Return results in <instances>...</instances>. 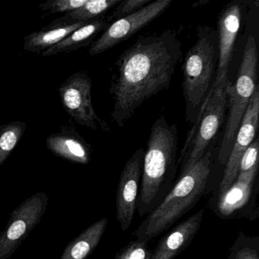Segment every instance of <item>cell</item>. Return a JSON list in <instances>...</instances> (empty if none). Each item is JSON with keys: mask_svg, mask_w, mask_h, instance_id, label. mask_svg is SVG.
I'll return each instance as SVG.
<instances>
[{"mask_svg": "<svg viewBox=\"0 0 259 259\" xmlns=\"http://www.w3.org/2000/svg\"><path fill=\"white\" fill-rule=\"evenodd\" d=\"M227 81L228 78L223 80L217 87H211L203 103L178 158L180 174L177 178L204 156L207 146L222 125L227 106Z\"/></svg>", "mask_w": 259, "mask_h": 259, "instance_id": "obj_6", "label": "cell"}, {"mask_svg": "<svg viewBox=\"0 0 259 259\" xmlns=\"http://www.w3.org/2000/svg\"><path fill=\"white\" fill-rule=\"evenodd\" d=\"M153 250L148 248V242L144 241H131L115 256V259H151Z\"/></svg>", "mask_w": 259, "mask_h": 259, "instance_id": "obj_22", "label": "cell"}, {"mask_svg": "<svg viewBox=\"0 0 259 259\" xmlns=\"http://www.w3.org/2000/svg\"><path fill=\"white\" fill-rule=\"evenodd\" d=\"M213 156L209 151L189 170L177 179L162 202L146 217L134 233L136 239L148 242L169 230L209 192Z\"/></svg>", "mask_w": 259, "mask_h": 259, "instance_id": "obj_3", "label": "cell"}, {"mask_svg": "<svg viewBox=\"0 0 259 259\" xmlns=\"http://www.w3.org/2000/svg\"><path fill=\"white\" fill-rule=\"evenodd\" d=\"M145 151L139 148L128 159L121 172L116 192V219L126 231L134 219L139 195Z\"/></svg>", "mask_w": 259, "mask_h": 259, "instance_id": "obj_11", "label": "cell"}, {"mask_svg": "<svg viewBox=\"0 0 259 259\" xmlns=\"http://www.w3.org/2000/svg\"><path fill=\"white\" fill-rule=\"evenodd\" d=\"M226 259H227V258H226Z\"/></svg>", "mask_w": 259, "mask_h": 259, "instance_id": "obj_26", "label": "cell"}, {"mask_svg": "<svg viewBox=\"0 0 259 259\" xmlns=\"http://www.w3.org/2000/svg\"><path fill=\"white\" fill-rule=\"evenodd\" d=\"M259 116V88L257 85L248 103L235 137L234 143L225 164L224 174L216 195L224 193L236 180L239 174L242 154L254 141Z\"/></svg>", "mask_w": 259, "mask_h": 259, "instance_id": "obj_12", "label": "cell"}, {"mask_svg": "<svg viewBox=\"0 0 259 259\" xmlns=\"http://www.w3.org/2000/svg\"><path fill=\"white\" fill-rule=\"evenodd\" d=\"M107 224V218H103L86 228L68 244L60 259L87 258L101 242Z\"/></svg>", "mask_w": 259, "mask_h": 259, "instance_id": "obj_17", "label": "cell"}, {"mask_svg": "<svg viewBox=\"0 0 259 259\" xmlns=\"http://www.w3.org/2000/svg\"><path fill=\"white\" fill-rule=\"evenodd\" d=\"M87 2L88 0H48L45 4L39 5V8L43 11H49L51 14H67L83 7Z\"/></svg>", "mask_w": 259, "mask_h": 259, "instance_id": "obj_23", "label": "cell"}, {"mask_svg": "<svg viewBox=\"0 0 259 259\" xmlns=\"http://www.w3.org/2000/svg\"><path fill=\"white\" fill-rule=\"evenodd\" d=\"M171 4L172 0L152 1L136 13L115 21L92 43L89 54L91 56L102 54L133 37L158 18Z\"/></svg>", "mask_w": 259, "mask_h": 259, "instance_id": "obj_10", "label": "cell"}, {"mask_svg": "<svg viewBox=\"0 0 259 259\" xmlns=\"http://www.w3.org/2000/svg\"><path fill=\"white\" fill-rule=\"evenodd\" d=\"M120 2V0H88V2L83 7L56 19L42 29H54L69 26L77 22H92L110 9L116 7Z\"/></svg>", "mask_w": 259, "mask_h": 259, "instance_id": "obj_18", "label": "cell"}, {"mask_svg": "<svg viewBox=\"0 0 259 259\" xmlns=\"http://www.w3.org/2000/svg\"><path fill=\"white\" fill-rule=\"evenodd\" d=\"M178 130L164 116L153 123L145 151L137 207L139 216H148L170 192L179 170Z\"/></svg>", "mask_w": 259, "mask_h": 259, "instance_id": "obj_2", "label": "cell"}, {"mask_svg": "<svg viewBox=\"0 0 259 259\" xmlns=\"http://www.w3.org/2000/svg\"><path fill=\"white\" fill-rule=\"evenodd\" d=\"M257 65L255 39L253 36H249L245 44L236 81L234 84H231L228 80L226 85L229 114L218 157L221 164L225 165L227 163L241 120L257 87Z\"/></svg>", "mask_w": 259, "mask_h": 259, "instance_id": "obj_5", "label": "cell"}, {"mask_svg": "<svg viewBox=\"0 0 259 259\" xmlns=\"http://www.w3.org/2000/svg\"><path fill=\"white\" fill-rule=\"evenodd\" d=\"M87 23L89 22H77L62 28L34 31L25 37L24 49L29 52L44 53Z\"/></svg>", "mask_w": 259, "mask_h": 259, "instance_id": "obj_19", "label": "cell"}, {"mask_svg": "<svg viewBox=\"0 0 259 259\" xmlns=\"http://www.w3.org/2000/svg\"><path fill=\"white\" fill-rule=\"evenodd\" d=\"M242 7L238 3L229 4L220 15L218 22V60L215 88L228 78L229 66L233 57L236 37L242 21Z\"/></svg>", "mask_w": 259, "mask_h": 259, "instance_id": "obj_13", "label": "cell"}, {"mask_svg": "<svg viewBox=\"0 0 259 259\" xmlns=\"http://www.w3.org/2000/svg\"><path fill=\"white\" fill-rule=\"evenodd\" d=\"M92 80L87 74L76 72L59 88L62 105L75 122L94 131H110L105 121L98 116L94 108L92 96Z\"/></svg>", "mask_w": 259, "mask_h": 259, "instance_id": "obj_9", "label": "cell"}, {"mask_svg": "<svg viewBox=\"0 0 259 259\" xmlns=\"http://www.w3.org/2000/svg\"><path fill=\"white\" fill-rule=\"evenodd\" d=\"M204 212L201 209L166 233L153 250L151 259H174L181 254L200 230Z\"/></svg>", "mask_w": 259, "mask_h": 259, "instance_id": "obj_14", "label": "cell"}, {"mask_svg": "<svg viewBox=\"0 0 259 259\" xmlns=\"http://www.w3.org/2000/svg\"><path fill=\"white\" fill-rule=\"evenodd\" d=\"M227 259H259V237L239 233L230 249Z\"/></svg>", "mask_w": 259, "mask_h": 259, "instance_id": "obj_21", "label": "cell"}, {"mask_svg": "<svg viewBox=\"0 0 259 259\" xmlns=\"http://www.w3.org/2000/svg\"><path fill=\"white\" fill-rule=\"evenodd\" d=\"M47 148L54 155L72 163L88 164L91 160L92 145L75 130L63 128L48 136Z\"/></svg>", "mask_w": 259, "mask_h": 259, "instance_id": "obj_15", "label": "cell"}, {"mask_svg": "<svg viewBox=\"0 0 259 259\" xmlns=\"http://www.w3.org/2000/svg\"><path fill=\"white\" fill-rule=\"evenodd\" d=\"M26 130V122L23 121L0 125V166L14 151Z\"/></svg>", "mask_w": 259, "mask_h": 259, "instance_id": "obj_20", "label": "cell"}, {"mask_svg": "<svg viewBox=\"0 0 259 259\" xmlns=\"http://www.w3.org/2000/svg\"><path fill=\"white\" fill-rule=\"evenodd\" d=\"M49 203L48 195L38 192L14 209L0 233V259H9L39 224Z\"/></svg>", "mask_w": 259, "mask_h": 259, "instance_id": "obj_8", "label": "cell"}, {"mask_svg": "<svg viewBox=\"0 0 259 259\" xmlns=\"http://www.w3.org/2000/svg\"><path fill=\"white\" fill-rule=\"evenodd\" d=\"M110 25L108 20L104 19H97L92 21L78 28L52 48L42 53V56L44 57H51L85 48L89 45H92L95 41L94 39L95 37L105 31Z\"/></svg>", "mask_w": 259, "mask_h": 259, "instance_id": "obj_16", "label": "cell"}, {"mask_svg": "<svg viewBox=\"0 0 259 259\" xmlns=\"http://www.w3.org/2000/svg\"><path fill=\"white\" fill-rule=\"evenodd\" d=\"M182 56L174 30L140 36L121 54L109 92L113 101L112 120L118 126H123L145 101L169 87Z\"/></svg>", "mask_w": 259, "mask_h": 259, "instance_id": "obj_1", "label": "cell"}, {"mask_svg": "<svg viewBox=\"0 0 259 259\" xmlns=\"http://www.w3.org/2000/svg\"><path fill=\"white\" fill-rule=\"evenodd\" d=\"M259 141L256 139L245 150L239 163V174L258 168Z\"/></svg>", "mask_w": 259, "mask_h": 259, "instance_id": "obj_25", "label": "cell"}, {"mask_svg": "<svg viewBox=\"0 0 259 259\" xmlns=\"http://www.w3.org/2000/svg\"><path fill=\"white\" fill-rule=\"evenodd\" d=\"M152 2L151 0H127V1H121L118 7L113 10L110 17L107 19L108 22L113 20H119L127 17L133 13L140 10L148 4Z\"/></svg>", "mask_w": 259, "mask_h": 259, "instance_id": "obj_24", "label": "cell"}, {"mask_svg": "<svg viewBox=\"0 0 259 259\" xmlns=\"http://www.w3.org/2000/svg\"><path fill=\"white\" fill-rule=\"evenodd\" d=\"M197 34V41L188 51L183 64L186 119L192 125L211 89L218 60L217 30L212 27L200 26Z\"/></svg>", "mask_w": 259, "mask_h": 259, "instance_id": "obj_4", "label": "cell"}, {"mask_svg": "<svg viewBox=\"0 0 259 259\" xmlns=\"http://www.w3.org/2000/svg\"><path fill=\"white\" fill-rule=\"evenodd\" d=\"M258 168L238 174L233 184L220 195L210 200L213 213L222 220L254 221L259 216Z\"/></svg>", "mask_w": 259, "mask_h": 259, "instance_id": "obj_7", "label": "cell"}]
</instances>
